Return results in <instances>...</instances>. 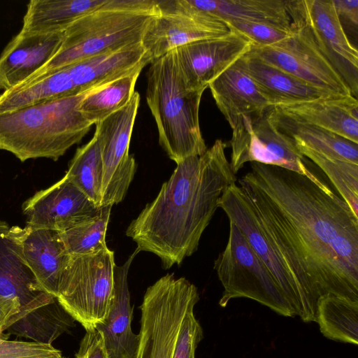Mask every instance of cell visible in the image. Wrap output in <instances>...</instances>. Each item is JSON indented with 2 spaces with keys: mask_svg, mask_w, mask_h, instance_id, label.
<instances>
[{
  "mask_svg": "<svg viewBox=\"0 0 358 358\" xmlns=\"http://www.w3.org/2000/svg\"><path fill=\"white\" fill-rule=\"evenodd\" d=\"M315 322L320 297L358 301V216L323 181L252 162L237 184Z\"/></svg>",
  "mask_w": 358,
  "mask_h": 358,
  "instance_id": "cell-1",
  "label": "cell"
},
{
  "mask_svg": "<svg viewBox=\"0 0 358 358\" xmlns=\"http://www.w3.org/2000/svg\"><path fill=\"white\" fill-rule=\"evenodd\" d=\"M217 139L201 156L176 164L157 196L126 230L139 252L157 255L163 268L180 265L199 247L224 191L236 182L225 148Z\"/></svg>",
  "mask_w": 358,
  "mask_h": 358,
  "instance_id": "cell-2",
  "label": "cell"
},
{
  "mask_svg": "<svg viewBox=\"0 0 358 358\" xmlns=\"http://www.w3.org/2000/svg\"><path fill=\"white\" fill-rule=\"evenodd\" d=\"M158 14L157 1L107 0L71 23L64 30L56 54L17 86L30 84L87 58L142 43L148 26Z\"/></svg>",
  "mask_w": 358,
  "mask_h": 358,
  "instance_id": "cell-3",
  "label": "cell"
},
{
  "mask_svg": "<svg viewBox=\"0 0 358 358\" xmlns=\"http://www.w3.org/2000/svg\"><path fill=\"white\" fill-rule=\"evenodd\" d=\"M93 89L0 113V149L22 162L41 157L58 160L92 125L79 107Z\"/></svg>",
  "mask_w": 358,
  "mask_h": 358,
  "instance_id": "cell-4",
  "label": "cell"
},
{
  "mask_svg": "<svg viewBox=\"0 0 358 358\" xmlns=\"http://www.w3.org/2000/svg\"><path fill=\"white\" fill-rule=\"evenodd\" d=\"M203 92L187 87L175 50L150 63L146 101L156 122L159 143L176 164L201 156L208 149L199 117Z\"/></svg>",
  "mask_w": 358,
  "mask_h": 358,
  "instance_id": "cell-5",
  "label": "cell"
},
{
  "mask_svg": "<svg viewBox=\"0 0 358 358\" xmlns=\"http://www.w3.org/2000/svg\"><path fill=\"white\" fill-rule=\"evenodd\" d=\"M10 227L0 220V297L17 304L20 311L5 332L52 344L73 326L74 320L38 282L20 256Z\"/></svg>",
  "mask_w": 358,
  "mask_h": 358,
  "instance_id": "cell-6",
  "label": "cell"
},
{
  "mask_svg": "<svg viewBox=\"0 0 358 358\" xmlns=\"http://www.w3.org/2000/svg\"><path fill=\"white\" fill-rule=\"evenodd\" d=\"M292 34L270 45H251L264 62L334 96L352 95L342 76L321 50L306 19L303 0H291Z\"/></svg>",
  "mask_w": 358,
  "mask_h": 358,
  "instance_id": "cell-7",
  "label": "cell"
},
{
  "mask_svg": "<svg viewBox=\"0 0 358 358\" xmlns=\"http://www.w3.org/2000/svg\"><path fill=\"white\" fill-rule=\"evenodd\" d=\"M114 252L109 248L70 255L61 274L57 299L86 331L106 317L113 292Z\"/></svg>",
  "mask_w": 358,
  "mask_h": 358,
  "instance_id": "cell-8",
  "label": "cell"
},
{
  "mask_svg": "<svg viewBox=\"0 0 358 358\" xmlns=\"http://www.w3.org/2000/svg\"><path fill=\"white\" fill-rule=\"evenodd\" d=\"M214 269L224 289L220 306L225 307L232 299L248 298L279 315H296L268 268L231 222L226 247L215 260Z\"/></svg>",
  "mask_w": 358,
  "mask_h": 358,
  "instance_id": "cell-9",
  "label": "cell"
},
{
  "mask_svg": "<svg viewBox=\"0 0 358 358\" xmlns=\"http://www.w3.org/2000/svg\"><path fill=\"white\" fill-rule=\"evenodd\" d=\"M199 300L186 278L168 273L148 287L141 305L139 343L136 358H172L187 310Z\"/></svg>",
  "mask_w": 358,
  "mask_h": 358,
  "instance_id": "cell-10",
  "label": "cell"
},
{
  "mask_svg": "<svg viewBox=\"0 0 358 358\" xmlns=\"http://www.w3.org/2000/svg\"><path fill=\"white\" fill-rule=\"evenodd\" d=\"M269 110L243 115L231 128L229 164L232 171L236 174L245 163L256 162L286 169L315 182L322 181L309 169L294 141L273 124Z\"/></svg>",
  "mask_w": 358,
  "mask_h": 358,
  "instance_id": "cell-11",
  "label": "cell"
},
{
  "mask_svg": "<svg viewBox=\"0 0 358 358\" xmlns=\"http://www.w3.org/2000/svg\"><path fill=\"white\" fill-rule=\"evenodd\" d=\"M139 103L135 92L124 106L95 124L103 164L100 207L121 202L134 178L136 163L129 148Z\"/></svg>",
  "mask_w": 358,
  "mask_h": 358,
  "instance_id": "cell-12",
  "label": "cell"
},
{
  "mask_svg": "<svg viewBox=\"0 0 358 358\" xmlns=\"http://www.w3.org/2000/svg\"><path fill=\"white\" fill-rule=\"evenodd\" d=\"M157 2L159 14L142 40L151 62L178 47L230 31L222 20L194 7L188 0Z\"/></svg>",
  "mask_w": 358,
  "mask_h": 358,
  "instance_id": "cell-13",
  "label": "cell"
},
{
  "mask_svg": "<svg viewBox=\"0 0 358 358\" xmlns=\"http://www.w3.org/2000/svg\"><path fill=\"white\" fill-rule=\"evenodd\" d=\"M251 45L244 36L230 30L176 48V58L187 87L205 91L210 82L245 54Z\"/></svg>",
  "mask_w": 358,
  "mask_h": 358,
  "instance_id": "cell-14",
  "label": "cell"
},
{
  "mask_svg": "<svg viewBox=\"0 0 358 358\" xmlns=\"http://www.w3.org/2000/svg\"><path fill=\"white\" fill-rule=\"evenodd\" d=\"M219 208L226 213L229 222L235 224L268 268L283 292L295 315L303 317L301 299L297 287L282 260L263 234L245 196L236 182L223 193Z\"/></svg>",
  "mask_w": 358,
  "mask_h": 358,
  "instance_id": "cell-15",
  "label": "cell"
},
{
  "mask_svg": "<svg viewBox=\"0 0 358 358\" xmlns=\"http://www.w3.org/2000/svg\"><path fill=\"white\" fill-rule=\"evenodd\" d=\"M99 208L65 175L22 204L27 224L64 231L94 215Z\"/></svg>",
  "mask_w": 358,
  "mask_h": 358,
  "instance_id": "cell-16",
  "label": "cell"
},
{
  "mask_svg": "<svg viewBox=\"0 0 358 358\" xmlns=\"http://www.w3.org/2000/svg\"><path fill=\"white\" fill-rule=\"evenodd\" d=\"M306 19L321 50L357 98L358 51L348 39L332 0H303Z\"/></svg>",
  "mask_w": 358,
  "mask_h": 358,
  "instance_id": "cell-17",
  "label": "cell"
},
{
  "mask_svg": "<svg viewBox=\"0 0 358 358\" xmlns=\"http://www.w3.org/2000/svg\"><path fill=\"white\" fill-rule=\"evenodd\" d=\"M10 234L38 282L57 297L60 276L70 256L60 231L27 224L24 228L10 227Z\"/></svg>",
  "mask_w": 358,
  "mask_h": 358,
  "instance_id": "cell-18",
  "label": "cell"
},
{
  "mask_svg": "<svg viewBox=\"0 0 358 358\" xmlns=\"http://www.w3.org/2000/svg\"><path fill=\"white\" fill-rule=\"evenodd\" d=\"M64 37V30L51 33L20 30L0 55V90L21 84L43 67L58 51Z\"/></svg>",
  "mask_w": 358,
  "mask_h": 358,
  "instance_id": "cell-19",
  "label": "cell"
},
{
  "mask_svg": "<svg viewBox=\"0 0 358 358\" xmlns=\"http://www.w3.org/2000/svg\"><path fill=\"white\" fill-rule=\"evenodd\" d=\"M138 249L122 266L114 268L113 292L106 318L94 329L101 334L108 358H136L139 336L131 329L132 308L128 287L129 268Z\"/></svg>",
  "mask_w": 358,
  "mask_h": 358,
  "instance_id": "cell-20",
  "label": "cell"
},
{
  "mask_svg": "<svg viewBox=\"0 0 358 358\" xmlns=\"http://www.w3.org/2000/svg\"><path fill=\"white\" fill-rule=\"evenodd\" d=\"M215 102L231 128L243 115L271 106L245 70L241 57L208 85Z\"/></svg>",
  "mask_w": 358,
  "mask_h": 358,
  "instance_id": "cell-21",
  "label": "cell"
},
{
  "mask_svg": "<svg viewBox=\"0 0 358 358\" xmlns=\"http://www.w3.org/2000/svg\"><path fill=\"white\" fill-rule=\"evenodd\" d=\"M273 107L293 119L358 143V102L352 95L332 96Z\"/></svg>",
  "mask_w": 358,
  "mask_h": 358,
  "instance_id": "cell-22",
  "label": "cell"
},
{
  "mask_svg": "<svg viewBox=\"0 0 358 358\" xmlns=\"http://www.w3.org/2000/svg\"><path fill=\"white\" fill-rule=\"evenodd\" d=\"M241 59L271 107L334 96L264 62L250 50Z\"/></svg>",
  "mask_w": 358,
  "mask_h": 358,
  "instance_id": "cell-23",
  "label": "cell"
},
{
  "mask_svg": "<svg viewBox=\"0 0 358 358\" xmlns=\"http://www.w3.org/2000/svg\"><path fill=\"white\" fill-rule=\"evenodd\" d=\"M150 62L141 43L96 55L65 68L77 89L85 92L115 80Z\"/></svg>",
  "mask_w": 358,
  "mask_h": 358,
  "instance_id": "cell-24",
  "label": "cell"
},
{
  "mask_svg": "<svg viewBox=\"0 0 358 358\" xmlns=\"http://www.w3.org/2000/svg\"><path fill=\"white\" fill-rule=\"evenodd\" d=\"M223 22L241 20L291 28L289 0H188Z\"/></svg>",
  "mask_w": 358,
  "mask_h": 358,
  "instance_id": "cell-25",
  "label": "cell"
},
{
  "mask_svg": "<svg viewBox=\"0 0 358 358\" xmlns=\"http://www.w3.org/2000/svg\"><path fill=\"white\" fill-rule=\"evenodd\" d=\"M270 117L276 127L295 144L304 145L322 154L358 164V143L328 130L305 123L282 114L274 107Z\"/></svg>",
  "mask_w": 358,
  "mask_h": 358,
  "instance_id": "cell-26",
  "label": "cell"
},
{
  "mask_svg": "<svg viewBox=\"0 0 358 358\" xmlns=\"http://www.w3.org/2000/svg\"><path fill=\"white\" fill-rule=\"evenodd\" d=\"M107 0H31L27 5L22 31L51 33L65 30L71 23Z\"/></svg>",
  "mask_w": 358,
  "mask_h": 358,
  "instance_id": "cell-27",
  "label": "cell"
},
{
  "mask_svg": "<svg viewBox=\"0 0 358 358\" xmlns=\"http://www.w3.org/2000/svg\"><path fill=\"white\" fill-rule=\"evenodd\" d=\"M80 92L68 69L63 68L30 84L3 92L0 94V113Z\"/></svg>",
  "mask_w": 358,
  "mask_h": 358,
  "instance_id": "cell-28",
  "label": "cell"
},
{
  "mask_svg": "<svg viewBox=\"0 0 358 358\" xmlns=\"http://www.w3.org/2000/svg\"><path fill=\"white\" fill-rule=\"evenodd\" d=\"M315 322L327 338L358 344V301L327 294L319 298Z\"/></svg>",
  "mask_w": 358,
  "mask_h": 358,
  "instance_id": "cell-29",
  "label": "cell"
},
{
  "mask_svg": "<svg viewBox=\"0 0 358 358\" xmlns=\"http://www.w3.org/2000/svg\"><path fill=\"white\" fill-rule=\"evenodd\" d=\"M144 66H138L130 73L90 91L79 107L84 117L95 124L124 106L135 92L137 79Z\"/></svg>",
  "mask_w": 358,
  "mask_h": 358,
  "instance_id": "cell-30",
  "label": "cell"
},
{
  "mask_svg": "<svg viewBox=\"0 0 358 358\" xmlns=\"http://www.w3.org/2000/svg\"><path fill=\"white\" fill-rule=\"evenodd\" d=\"M103 164L94 136L78 148L71 160L66 176L98 208L101 201Z\"/></svg>",
  "mask_w": 358,
  "mask_h": 358,
  "instance_id": "cell-31",
  "label": "cell"
},
{
  "mask_svg": "<svg viewBox=\"0 0 358 358\" xmlns=\"http://www.w3.org/2000/svg\"><path fill=\"white\" fill-rule=\"evenodd\" d=\"M296 146L324 172L341 197L358 216V164L322 154L302 145Z\"/></svg>",
  "mask_w": 358,
  "mask_h": 358,
  "instance_id": "cell-32",
  "label": "cell"
},
{
  "mask_svg": "<svg viewBox=\"0 0 358 358\" xmlns=\"http://www.w3.org/2000/svg\"><path fill=\"white\" fill-rule=\"evenodd\" d=\"M112 206H101L88 218L64 231H60L70 255L92 254L108 248L106 244V234Z\"/></svg>",
  "mask_w": 358,
  "mask_h": 358,
  "instance_id": "cell-33",
  "label": "cell"
},
{
  "mask_svg": "<svg viewBox=\"0 0 358 358\" xmlns=\"http://www.w3.org/2000/svg\"><path fill=\"white\" fill-rule=\"evenodd\" d=\"M229 30L235 31L251 42L254 46H266L276 43L292 34L291 28L263 22L226 20Z\"/></svg>",
  "mask_w": 358,
  "mask_h": 358,
  "instance_id": "cell-34",
  "label": "cell"
},
{
  "mask_svg": "<svg viewBox=\"0 0 358 358\" xmlns=\"http://www.w3.org/2000/svg\"><path fill=\"white\" fill-rule=\"evenodd\" d=\"M62 352L52 344L8 340L0 327V358H62Z\"/></svg>",
  "mask_w": 358,
  "mask_h": 358,
  "instance_id": "cell-35",
  "label": "cell"
},
{
  "mask_svg": "<svg viewBox=\"0 0 358 358\" xmlns=\"http://www.w3.org/2000/svg\"><path fill=\"white\" fill-rule=\"evenodd\" d=\"M192 305L181 322L172 358H195V350L203 338V329L194 314Z\"/></svg>",
  "mask_w": 358,
  "mask_h": 358,
  "instance_id": "cell-36",
  "label": "cell"
},
{
  "mask_svg": "<svg viewBox=\"0 0 358 358\" xmlns=\"http://www.w3.org/2000/svg\"><path fill=\"white\" fill-rule=\"evenodd\" d=\"M83 338L76 358H108L103 341L99 332L95 329L86 331Z\"/></svg>",
  "mask_w": 358,
  "mask_h": 358,
  "instance_id": "cell-37",
  "label": "cell"
},
{
  "mask_svg": "<svg viewBox=\"0 0 358 358\" xmlns=\"http://www.w3.org/2000/svg\"><path fill=\"white\" fill-rule=\"evenodd\" d=\"M341 21L348 22L357 30L358 26V0H332Z\"/></svg>",
  "mask_w": 358,
  "mask_h": 358,
  "instance_id": "cell-38",
  "label": "cell"
},
{
  "mask_svg": "<svg viewBox=\"0 0 358 358\" xmlns=\"http://www.w3.org/2000/svg\"><path fill=\"white\" fill-rule=\"evenodd\" d=\"M20 309L15 303L0 297V327L5 332L13 323Z\"/></svg>",
  "mask_w": 358,
  "mask_h": 358,
  "instance_id": "cell-39",
  "label": "cell"
},
{
  "mask_svg": "<svg viewBox=\"0 0 358 358\" xmlns=\"http://www.w3.org/2000/svg\"><path fill=\"white\" fill-rule=\"evenodd\" d=\"M62 358H66V357H63Z\"/></svg>",
  "mask_w": 358,
  "mask_h": 358,
  "instance_id": "cell-40",
  "label": "cell"
}]
</instances>
